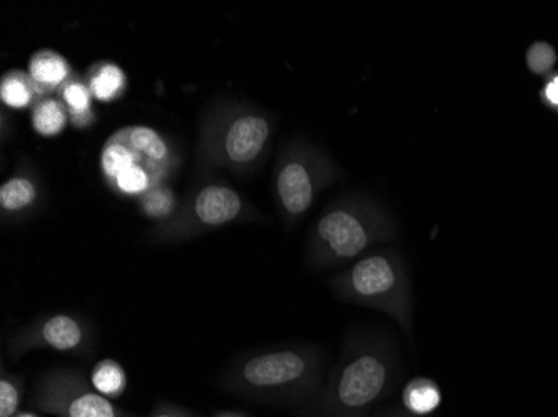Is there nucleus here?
Wrapping results in <instances>:
<instances>
[{
    "instance_id": "obj_1",
    "label": "nucleus",
    "mask_w": 558,
    "mask_h": 417,
    "mask_svg": "<svg viewBox=\"0 0 558 417\" xmlns=\"http://www.w3.org/2000/svg\"><path fill=\"white\" fill-rule=\"evenodd\" d=\"M400 364L385 334L348 338L333 372L318 393L301 406L303 417H368L397 385Z\"/></svg>"
},
{
    "instance_id": "obj_2",
    "label": "nucleus",
    "mask_w": 558,
    "mask_h": 417,
    "mask_svg": "<svg viewBox=\"0 0 558 417\" xmlns=\"http://www.w3.org/2000/svg\"><path fill=\"white\" fill-rule=\"evenodd\" d=\"M323 384V356L315 347L262 351L234 364L225 389L234 396L266 404L308 403Z\"/></svg>"
},
{
    "instance_id": "obj_3",
    "label": "nucleus",
    "mask_w": 558,
    "mask_h": 417,
    "mask_svg": "<svg viewBox=\"0 0 558 417\" xmlns=\"http://www.w3.org/2000/svg\"><path fill=\"white\" fill-rule=\"evenodd\" d=\"M397 234V221L379 204L362 197L338 200L313 228L306 257L315 268H338L376 244L390 243Z\"/></svg>"
},
{
    "instance_id": "obj_4",
    "label": "nucleus",
    "mask_w": 558,
    "mask_h": 417,
    "mask_svg": "<svg viewBox=\"0 0 558 417\" xmlns=\"http://www.w3.org/2000/svg\"><path fill=\"white\" fill-rule=\"evenodd\" d=\"M341 301L373 307L395 319L404 338L413 339V293L410 272L397 249H379L354 260L329 281Z\"/></svg>"
},
{
    "instance_id": "obj_5",
    "label": "nucleus",
    "mask_w": 558,
    "mask_h": 417,
    "mask_svg": "<svg viewBox=\"0 0 558 417\" xmlns=\"http://www.w3.org/2000/svg\"><path fill=\"white\" fill-rule=\"evenodd\" d=\"M171 164L168 140L147 125L118 128L100 149V174L122 196H146L159 187Z\"/></svg>"
},
{
    "instance_id": "obj_6",
    "label": "nucleus",
    "mask_w": 558,
    "mask_h": 417,
    "mask_svg": "<svg viewBox=\"0 0 558 417\" xmlns=\"http://www.w3.org/2000/svg\"><path fill=\"white\" fill-rule=\"evenodd\" d=\"M338 175L328 159L306 144L288 147L276 169L275 189L288 224L308 214L318 194Z\"/></svg>"
},
{
    "instance_id": "obj_7",
    "label": "nucleus",
    "mask_w": 558,
    "mask_h": 417,
    "mask_svg": "<svg viewBox=\"0 0 558 417\" xmlns=\"http://www.w3.org/2000/svg\"><path fill=\"white\" fill-rule=\"evenodd\" d=\"M31 406L56 417H137L97 393L83 376L52 371L37 381Z\"/></svg>"
},
{
    "instance_id": "obj_8",
    "label": "nucleus",
    "mask_w": 558,
    "mask_h": 417,
    "mask_svg": "<svg viewBox=\"0 0 558 417\" xmlns=\"http://www.w3.org/2000/svg\"><path fill=\"white\" fill-rule=\"evenodd\" d=\"M89 341L87 326L80 318L61 312L49 316L14 339V351L24 353L33 347H49L58 353L80 354L89 346Z\"/></svg>"
},
{
    "instance_id": "obj_9",
    "label": "nucleus",
    "mask_w": 558,
    "mask_h": 417,
    "mask_svg": "<svg viewBox=\"0 0 558 417\" xmlns=\"http://www.w3.org/2000/svg\"><path fill=\"white\" fill-rule=\"evenodd\" d=\"M271 139V122L262 112L238 115L225 134V154L234 165L256 164Z\"/></svg>"
},
{
    "instance_id": "obj_10",
    "label": "nucleus",
    "mask_w": 558,
    "mask_h": 417,
    "mask_svg": "<svg viewBox=\"0 0 558 417\" xmlns=\"http://www.w3.org/2000/svg\"><path fill=\"white\" fill-rule=\"evenodd\" d=\"M243 200L231 187L208 186L194 200V216L205 228L231 224L243 214Z\"/></svg>"
},
{
    "instance_id": "obj_11",
    "label": "nucleus",
    "mask_w": 558,
    "mask_h": 417,
    "mask_svg": "<svg viewBox=\"0 0 558 417\" xmlns=\"http://www.w3.org/2000/svg\"><path fill=\"white\" fill-rule=\"evenodd\" d=\"M444 403L440 385L432 378L418 376L410 379L401 391V407L416 417H426Z\"/></svg>"
},
{
    "instance_id": "obj_12",
    "label": "nucleus",
    "mask_w": 558,
    "mask_h": 417,
    "mask_svg": "<svg viewBox=\"0 0 558 417\" xmlns=\"http://www.w3.org/2000/svg\"><path fill=\"white\" fill-rule=\"evenodd\" d=\"M69 74H71L69 62L54 50H39L31 58V79L40 93L62 86L68 81Z\"/></svg>"
},
{
    "instance_id": "obj_13",
    "label": "nucleus",
    "mask_w": 558,
    "mask_h": 417,
    "mask_svg": "<svg viewBox=\"0 0 558 417\" xmlns=\"http://www.w3.org/2000/svg\"><path fill=\"white\" fill-rule=\"evenodd\" d=\"M125 84H128V77L119 65L112 64V62H102L89 75L87 86H89L94 99L99 102H112L122 96Z\"/></svg>"
},
{
    "instance_id": "obj_14",
    "label": "nucleus",
    "mask_w": 558,
    "mask_h": 417,
    "mask_svg": "<svg viewBox=\"0 0 558 417\" xmlns=\"http://www.w3.org/2000/svg\"><path fill=\"white\" fill-rule=\"evenodd\" d=\"M39 93L31 75L25 72H8L0 81V100L11 109L29 108Z\"/></svg>"
},
{
    "instance_id": "obj_15",
    "label": "nucleus",
    "mask_w": 558,
    "mask_h": 417,
    "mask_svg": "<svg viewBox=\"0 0 558 417\" xmlns=\"http://www.w3.org/2000/svg\"><path fill=\"white\" fill-rule=\"evenodd\" d=\"M90 384L97 393L108 400H119L128 389V375L121 364L114 359H102L94 366L90 372Z\"/></svg>"
},
{
    "instance_id": "obj_16",
    "label": "nucleus",
    "mask_w": 558,
    "mask_h": 417,
    "mask_svg": "<svg viewBox=\"0 0 558 417\" xmlns=\"http://www.w3.org/2000/svg\"><path fill=\"white\" fill-rule=\"evenodd\" d=\"M69 112L64 103L56 99H43L36 103L31 122L34 133L40 137H56L68 125Z\"/></svg>"
},
{
    "instance_id": "obj_17",
    "label": "nucleus",
    "mask_w": 558,
    "mask_h": 417,
    "mask_svg": "<svg viewBox=\"0 0 558 417\" xmlns=\"http://www.w3.org/2000/svg\"><path fill=\"white\" fill-rule=\"evenodd\" d=\"M93 94H90L87 84L80 81H72L62 87V103L68 109L74 124H89L90 114H93Z\"/></svg>"
},
{
    "instance_id": "obj_18",
    "label": "nucleus",
    "mask_w": 558,
    "mask_h": 417,
    "mask_svg": "<svg viewBox=\"0 0 558 417\" xmlns=\"http://www.w3.org/2000/svg\"><path fill=\"white\" fill-rule=\"evenodd\" d=\"M37 189L27 177L9 179L0 187V206L5 212H21L36 200Z\"/></svg>"
},
{
    "instance_id": "obj_19",
    "label": "nucleus",
    "mask_w": 558,
    "mask_h": 417,
    "mask_svg": "<svg viewBox=\"0 0 558 417\" xmlns=\"http://www.w3.org/2000/svg\"><path fill=\"white\" fill-rule=\"evenodd\" d=\"M24 400V382L17 376L2 369L0 376V417H15L21 413Z\"/></svg>"
},
{
    "instance_id": "obj_20",
    "label": "nucleus",
    "mask_w": 558,
    "mask_h": 417,
    "mask_svg": "<svg viewBox=\"0 0 558 417\" xmlns=\"http://www.w3.org/2000/svg\"><path fill=\"white\" fill-rule=\"evenodd\" d=\"M175 199L172 191L165 187H156V189L143 196V212L149 219H168L174 212Z\"/></svg>"
},
{
    "instance_id": "obj_21",
    "label": "nucleus",
    "mask_w": 558,
    "mask_h": 417,
    "mask_svg": "<svg viewBox=\"0 0 558 417\" xmlns=\"http://www.w3.org/2000/svg\"><path fill=\"white\" fill-rule=\"evenodd\" d=\"M557 62V52L547 42H535L526 50V65L534 74H547Z\"/></svg>"
},
{
    "instance_id": "obj_22",
    "label": "nucleus",
    "mask_w": 558,
    "mask_h": 417,
    "mask_svg": "<svg viewBox=\"0 0 558 417\" xmlns=\"http://www.w3.org/2000/svg\"><path fill=\"white\" fill-rule=\"evenodd\" d=\"M149 417H201L199 414L194 410L187 409V407L178 406V404L171 403H159L153 407Z\"/></svg>"
},
{
    "instance_id": "obj_23",
    "label": "nucleus",
    "mask_w": 558,
    "mask_h": 417,
    "mask_svg": "<svg viewBox=\"0 0 558 417\" xmlns=\"http://www.w3.org/2000/svg\"><path fill=\"white\" fill-rule=\"evenodd\" d=\"M542 100L547 103L548 108L558 111V74L554 75L544 89H542Z\"/></svg>"
},
{
    "instance_id": "obj_24",
    "label": "nucleus",
    "mask_w": 558,
    "mask_h": 417,
    "mask_svg": "<svg viewBox=\"0 0 558 417\" xmlns=\"http://www.w3.org/2000/svg\"><path fill=\"white\" fill-rule=\"evenodd\" d=\"M378 417H416L412 416V414L407 413L403 407H391V409L385 410V413L379 414Z\"/></svg>"
},
{
    "instance_id": "obj_25",
    "label": "nucleus",
    "mask_w": 558,
    "mask_h": 417,
    "mask_svg": "<svg viewBox=\"0 0 558 417\" xmlns=\"http://www.w3.org/2000/svg\"><path fill=\"white\" fill-rule=\"evenodd\" d=\"M213 417H253L250 414L243 413V410H219Z\"/></svg>"
},
{
    "instance_id": "obj_26",
    "label": "nucleus",
    "mask_w": 558,
    "mask_h": 417,
    "mask_svg": "<svg viewBox=\"0 0 558 417\" xmlns=\"http://www.w3.org/2000/svg\"><path fill=\"white\" fill-rule=\"evenodd\" d=\"M15 417H40L37 416L36 413H31V410H24V413H19Z\"/></svg>"
}]
</instances>
